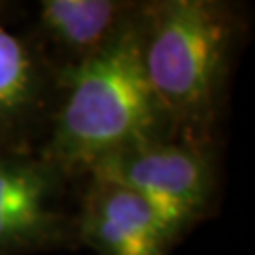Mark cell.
Here are the masks:
<instances>
[{
  "label": "cell",
  "instance_id": "1",
  "mask_svg": "<svg viewBox=\"0 0 255 255\" xmlns=\"http://www.w3.org/2000/svg\"><path fill=\"white\" fill-rule=\"evenodd\" d=\"M244 32L246 19L233 2L144 0L142 59L172 140L218 147Z\"/></svg>",
  "mask_w": 255,
  "mask_h": 255
},
{
  "label": "cell",
  "instance_id": "5",
  "mask_svg": "<svg viewBox=\"0 0 255 255\" xmlns=\"http://www.w3.org/2000/svg\"><path fill=\"white\" fill-rule=\"evenodd\" d=\"M76 240L97 255H170L182 238L138 193L89 174L78 189Z\"/></svg>",
  "mask_w": 255,
  "mask_h": 255
},
{
  "label": "cell",
  "instance_id": "4",
  "mask_svg": "<svg viewBox=\"0 0 255 255\" xmlns=\"http://www.w3.org/2000/svg\"><path fill=\"white\" fill-rule=\"evenodd\" d=\"M78 183L38 151H0V255L78 250Z\"/></svg>",
  "mask_w": 255,
  "mask_h": 255
},
{
  "label": "cell",
  "instance_id": "3",
  "mask_svg": "<svg viewBox=\"0 0 255 255\" xmlns=\"http://www.w3.org/2000/svg\"><path fill=\"white\" fill-rule=\"evenodd\" d=\"M125 185L153 206L183 238L212 218L219 201L218 147L164 138L112 155L85 176Z\"/></svg>",
  "mask_w": 255,
  "mask_h": 255
},
{
  "label": "cell",
  "instance_id": "6",
  "mask_svg": "<svg viewBox=\"0 0 255 255\" xmlns=\"http://www.w3.org/2000/svg\"><path fill=\"white\" fill-rule=\"evenodd\" d=\"M8 11L0 4V151H38L59 80L27 30L11 27Z\"/></svg>",
  "mask_w": 255,
  "mask_h": 255
},
{
  "label": "cell",
  "instance_id": "2",
  "mask_svg": "<svg viewBox=\"0 0 255 255\" xmlns=\"http://www.w3.org/2000/svg\"><path fill=\"white\" fill-rule=\"evenodd\" d=\"M142 6L104 51L59 80L38 153L72 180L119 151L170 138L144 68Z\"/></svg>",
  "mask_w": 255,
  "mask_h": 255
},
{
  "label": "cell",
  "instance_id": "7",
  "mask_svg": "<svg viewBox=\"0 0 255 255\" xmlns=\"http://www.w3.org/2000/svg\"><path fill=\"white\" fill-rule=\"evenodd\" d=\"M140 6V0H40L27 34L61 80L104 51Z\"/></svg>",
  "mask_w": 255,
  "mask_h": 255
}]
</instances>
